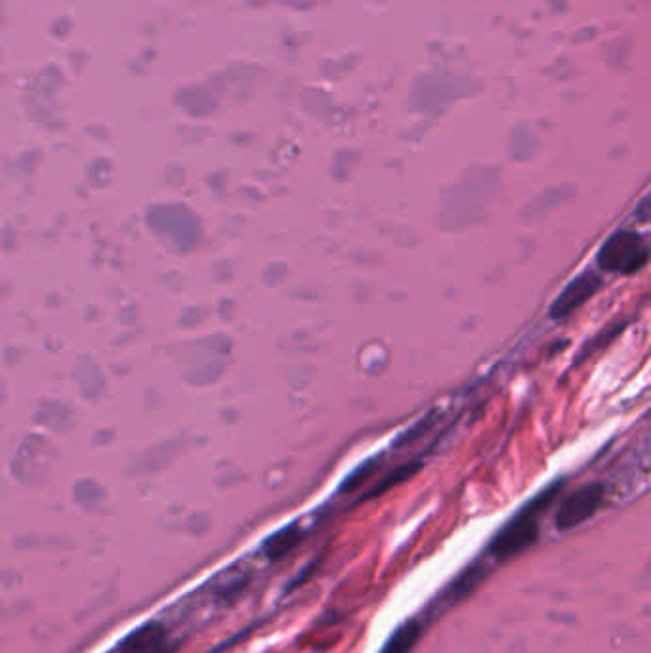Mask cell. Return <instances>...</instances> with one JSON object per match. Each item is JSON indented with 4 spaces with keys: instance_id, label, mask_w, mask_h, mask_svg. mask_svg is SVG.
<instances>
[{
    "instance_id": "obj_1",
    "label": "cell",
    "mask_w": 651,
    "mask_h": 653,
    "mask_svg": "<svg viewBox=\"0 0 651 653\" xmlns=\"http://www.w3.org/2000/svg\"><path fill=\"white\" fill-rule=\"evenodd\" d=\"M562 489V484H554L548 487L545 493H541L535 501L522 508L506 526L495 535V539L489 545V552L497 560H508L518 554L525 552L527 548L533 547L537 537H539V516L546 510L558 491Z\"/></svg>"
},
{
    "instance_id": "obj_2",
    "label": "cell",
    "mask_w": 651,
    "mask_h": 653,
    "mask_svg": "<svg viewBox=\"0 0 651 653\" xmlns=\"http://www.w3.org/2000/svg\"><path fill=\"white\" fill-rule=\"evenodd\" d=\"M650 260V249L646 239L632 230L611 233L600 247L596 262L602 270L611 274H636Z\"/></svg>"
},
{
    "instance_id": "obj_3",
    "label": "cell",
    "mask_w": 651,
    "mask_h": 653,
    "mask_svg": "<svg viewBox=\"0 0 651 653\" xmlns=\"http://www.w3.org/2000/svg\"><path fill=\"white\" fill-rule=\"evenodd\" d=\"M606 487L602 484H587L569 493L556 512V527L569 531L588 522L604 503Z\"/></svg>"
},
{
    "instance_id": "obj_4",
    "label": "cell",
    "mask_w": 651,
    "mask_h": 653,
    "mask_svg": "<svg viewBox=\"0 0 651 653\" xmlns=\"http://www.w3.org/2000/svg\"><path fill=\"white\" fill-rule=\"evenodd\" d=\"M602 287V277L587 270L583 274L571 279L564 287V291L550 306V317L552 319H566L573 312H577L581 306H585L592 296L596 295Z\"/></svg>"
},
{
    "instance_id": "obj_5",
    "label": "cell",
    "mask_w": 651,
    "mask_h": 653,
    "mask_svg": "<svg viewBox=\"0 0 651 653\" xmlns=\"http://www.w3.org/2000/svg\"><path fill=\"white\" fill-rule=\"evenodd\" d=\"M119 653H172L167 627L161 623H146L138 627L119 644Z\"/></svg>"
},
{
    "instance_id": "obj_6",
    "label": "cell",
    "mask_w": 651,
    "mask_h": 653,
    "mask_svg": "<svg viewBox=\"0 0 651 653\" xmlns=\"http://www.w3.org/2000/svg\"><path fill=\"white\" fill-rule=\"evenodd\" d=\"M300 541H302V529L298 524H291V526L283 527V529H279V531H275L273 535H270L264 541L262 550H264V556L268 560L279 562L285 556H289L294 548L300 545Z\"/></svg>"
},
{
    "instance_id": "obj_7",
    "label": "cell",
    "mask_w": 651,
    "mask_h": 653,
    "mask_svg": "<svg viewBox=\"0 0 651 653\" xmlns=\"http://www.w3.org/2000/svg\"><path fill=\"white\" fill-rule=\"evenodd\" d=\"M420 634H422V625L417 621L403 623L378 653H411L419 644Z\"/></svg>"
},
{
    "instance_id": "obj_8",
    "label": "cell",
    "mask_w": 651,
    "mask_h": 653,
    "mask_svg": "<svg viewBox=\"0 0 651 653\" xmlns=\"http://www.w3.org/2000/svg\"><path fill=\"white\" fill-rule=\"evenodd\" d=\"M420 470L419 463H407L403 466H398L394 468L390 474H386L380 482H378L371 491H369V497H378V495H384L386 491H390L392 487L396 485L403 484L405 480H409L411 476H415Z\"/></svg>"
},
{
    "instance_id": "obj_9",
    "label": "cell",
    "mask_w": 651,
    "mask_h": 653,
    "mask_svg": "<svg viewBox=\"0 0 651 653\" xmlns=\"http://www.w3.org/2000/svg\"><path fill=\"white\" fill-rule=\"evenodd\" d=\"M378 470V461H371V463L361 464L359 468H356L346 480L344 484L340 485V491L342 493H354L359 487L363 484H367L373 474Z\"/></svg>"
},
{
    "instance_id": "obj_10",
    "label": "cell",
    "mask_w": 651,
    "mask_h": 653,
    "mask_svg": "<svg viewBox=\"0 0 651 653\" xmlns=\"http://www.w3.org/2000/svg\"><path fill=\"white\" fill-rule=\"evenodd\" d=\"M480 581H482V571L478 568L468 569L462 577H459V581H455V585L451 587V596H453V600H457L459 596L468 594V592L474 589Z\"/></svg>"
},
{
    "instance_id": "obj_11",
    "label": "cell",
    "mask_w": 651,
    "mask_h": 653,
    "mask_svg": "<svg viewBox=\"0 0 651 653\" xmlns=\"http://www.w3.org/2000/svg\"><path fill=\"white\" fill-rule=\"evenodd\" d=\"M432 422H434V419H430V417H426V419L417 422L413 428H409L407 432H403V436L399 438L396 445H409V443L419 440L420 436H422V434L432 426Z\"/></svg>"
}]
</instances>
